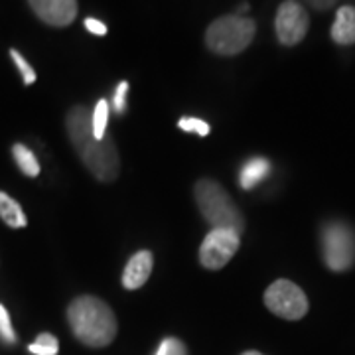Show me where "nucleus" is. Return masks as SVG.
<instances>
[{
	"instance_id": "nucleus-2",
	"label": "nucleus",
	"mask_w": 355,
	"mask_h": 355,
	"mask_svg": "<svg viewBox=\"0 0 355 355\" xmlns=\"http://www.w3.org/2000/svg\"><path fill=\"white\" fill-rule=\"evenodd\" d=\"M67 322L77 340L89 347H105L116 336V318L97 296H77L67 308Z\"/></svg>"
},
{
	"instance_id": "nucleus-15",
	"label": "nucleus",
	"mask_w": 355,
	"mask_h": 355,
	"mask_svg": "<svg viewBox=\"0 0 355 355\" xmlns=\"http://www.w3.org/2000/svg\"><path fill=\"white\" fill-rule=\"evenodd\" d=\"M107 123H109V103L101 99L97 101L95 111L91 113V128H93V137L97 140L107 137Z\"/></svg>"
},
{
	"instance_id": "nucleus-1",
	"label": "nucleus",
	"mask_w": 355,
	"mask_h": 355,
	"mask_svg": "<svg viewBox=\"0 0 355 355\" xmlns=\"http://www.w3.org/2000/svg\"><path fill=\"white\" fill-rule=\"evenodd\" d=\"M65 128H67V137L71 140L76 153L79 154L81 162L85 164L89 172L99 182H113L121 170L116 146L109 135L103 140L93 137L91 114L83 105H76L69 109V113L65 116Z\"/></svg>"
},
{
	"instance_id": "nucleus-4",
	"label": "nucleus",
	"mask_w": 355,
	"mask_h": 355,
	"mask_svg": "<svg viewBox=\"0 0 355 355\" xmlns=\"http://www.w3.org/2000/svg\"><path fill=\"white\" fill-rule=\"evenodd\" d=\"M257 34V24L253 18L247 16H221L214 20L205 32V46L207 50L217 55H237L245 51Z\"/></svg>"
},
{
	"instance_id": "nucleus-21",
	"label": "nucleus",
	"mask_w": 355,
	"mask_h": 355,
	"mask_svg": "<svg viewBox=\"0 0 355 355\" xmlns=\"http://www.w3.org/2000/svg\"><path fill=\"white\" fill-rule=\"evenodd\" d=\"M127 91L128 81H121L116 91H114V109H116V113L119 114H123L127 111Z\"/></svg>"
},
{
	"instance_id": "nucleus-22",
	"label": "nucleus",
	"mask_w": 355,
	"mask_h": 355,
	"mask_svg": "<svg viewBox=\"0 0 355 355\" xmlns=\"http://www.w3.org/2000/svg\"><path fill=\"white\" fill-rule=\"evenodd\" d=\"M83 26L87 28L91 34H95V36H105L107 34V26L103 24L101 20H97V18H85Z\"/></svg>"
},
{
	"instance_id": "nucleus-6",
	"label": "nucleus",
	"mask_w": 355,
	"mask_h": 355,
	"mask_svg": "<svg viewBox=\"0 0 355 355\" xmlns=\"http://www.w3.org/2000/svg\"><path fill=\"white\" fill-rule=\"evenodd\" d=\"M266 308L284 320H300L308 312L304 291L291 280H275L265 292Z\"/></svg>"
},
{
	"instance_id": "nucleus-8",
	"label": "nucleus",
	"mask_w": 355,
	"mask_h": 355,
	"mask_svg": "<svg viewBox=\"0 0 355 355\" xmlns=\"http://www.w3.org/2000/svg\"><path fill=\"white\" fill-rule=\"evenodd\" d=\"M310 28V16L306 8L296 0H284L277 10L275 30L282 46H296L306 38Z\"/></svg>"
},
{
	"instance_id": "nucleus-13",
	"label": "nucleus",
	"mask_w": 355,
	"mask_h": 355,
	"mask_svg": "<svg viewBox=\"0 0 355 355\" xmlns=\"http://www.w3.org/2000/svg\"><path fill=\"white\" fill-rule=\"evenodd\" d=\"M0 219L12 229H22L28 225L24 209L6 191H0Z\"/></svg>"
},
{
	"instance_id": "nucleus-7",
	"label": "nucleus",
	"mask_w": 355,
	"mask_h": 355,
	"mask_svg": "<svg viewBox=\"0 0 355 355\" xmlns=\"http://www.w3.org/2000/svg\"><path fill=\"white\" fill-rule=\"evenodd\" d=\"M239 245H241L239 233L229 229H211L200 247V263L207 270H219L233 259Z\"/></svg>"
},
{
	"instance_id": "nucleus-23",
	"label": "nucleus",
	"mask_w": 355,
	"mask_h": 355,
	"mask_svg": "<svg viewBox=\"0 0 355 355\" xmlns=\"http://www.w3.org/2000/svg\"><path fill=\"white\" fill-rule=\"evenodd\" d=\"M314 10H320V12H324V10H330L331 6H336V2L338 0H306Z\"/></svg>"
},
{
	"instance_id": "nucleus-5",
	"label": "nucleus",
	"mask_w": 355,
	"mask_h": 355,
	"mask_svg": "<svg viewBox=\"0 0 355 355\" xmlns=\"http://www.w3.org/2000/svg\"><path fill=\"white\" fill-rule=\"evenodd\" d=\"M324 263L334 272H345L355 265V231L345 221H328L322 227Z\"/></svg>"
},
{
	"instance_id": "nucleus-12",
	"label": "nucleus",
	"mask_w": 355,
	"mask_h": 355,
	"mask_svg": "<svg viewBox=\"0 0 355 355\" xmlns=\"http://www.w3.org/2000/svg\"><path fill=\"white\" fill-rule=\"evenodd\" d=\"M270 170H272V166L266 158L257 156V158L247 160L243 164L241 174H239V186L243 190H253L261 182H265L266 178L270 176Z\"/></svg>"
},
{
	"instance_id": "nucleus-16",
	"label": "nucleus",
	"mask_w": 355,
	"mask_h": 355,
	"mask_svg": "<svg viewBox=\"0 0 355 355\" xmlns=\"http://www.w3.org/2000/svg\"><path fill=\"white\" fill-rule=\"evenodd\" d=\"M58 347H60V343L51 334H40L36 342L30 343L28 349L34 355H58Z\"/></svg>"
},
{
	"instance_id": "nucleus-3",
	"label": "nucleus",
	"mask_w": 355,
	"mask_h": 355,
	"mask_svg": "<svg viewBox=\"0 0 355 355\" xmlns=\"http://www.w3.org/2000/svg\"><path fill=\"white\" fill-rule=\"evenodd\" d=\"M193 198L200 214L211 229H229L239 235L245 231V217L231 200V196L217 182L202 178L193 186Z\"/></svg>"
},
{
	"instance_id": "nucleus-25",
	"label": "nucleus",
	"mask_w": 355,
	"mask_h": 355,
	"mask_svg": "<svg viewBox=\"0 0 355 355\" xmlns=\"http://www.w3.org/2000/svg\"><path fill=\"white\" fill-rule=\"evenodd\" d=\"M241 355H265V354H261V352H245V354Z\"/></svg>"
},
{
	"instance_id": "nucleus-17",
	"label": "nucleus",
	"mask_w": 355,
	"mask_h": 355,
	"mask_svg": "<svg viewBox=\"0 0 355 355\" xmlns=\"http://www.w3.org/2000/svg\"><path fill=\"white\" fill-rule=\"evenodd\" d=\"M178 128L184 130V132H193L198 137H207L209 135V125L205 121H202V119H198V116H184V119H180L178 121Z\"/></svg>"
},
{
	"instance_id": "nucleus-20",
	"label": "nucleus",
	"mask_w": 355,
	"mask_h": 355,
	"mask_svg": "<svg viewBox=\"0 0 355 355\" xmlns=\"http://www.w3.org/2000/svg\"><path fill=\"white\" fill-rule=\"evenodd\" d=\"M0 338L8 343L16 342V334H14L12 330L10 314H8V310H6L2 304H0Z\"/></svg>"
},
{
	"instance_id": "nucleus-14",
	"label": "nucleus",
	"mask_w": 355,
	"mask_h": 355,
	"mask_svg": "<svg viewBox=\"0 0 355 355\" xmlns=\"http://www.w3.org/2000/svg\"><path fill=\"white\" fill-rule=\"evenodd\" d=\"M12 156L16 160V166L20 168V172L26 174L28 178H36L40 174V162L38 158L34 156V153L26 146V144H14Z\"/></svg>"
},
{
	"instance_id": "nucleus-10",
	"label": "nucleus",
	"mask_w": 355,
	"mask_h": 355,
	"mask_svg": "<svg viewBox=\"0 0 355 355\" xmlns=\"http://www.w3.org/2000/svg\"><path fill=\"white\" fill-rule=\"evenodd\" d=\"M154 266V257L150 251H139L130 257L123 272V286L127 291H139L140 286L150 279Z\"/></svg>"
},
{
	"instance_id": "nucleus-9",
	"label": "nucleus",
	"mask_w": 355,
	"mask_h": 355,
	"mask_svg": "<svg viewBox=\"0 0 355 355\" xmlns=\"http://www.w3.org/2000/svg\"><path fill=\"white\" fill-rule=\"evenodd\" d=\"M28 4L44 24L53 28L71 24L79 10L77 0H28Z\"/></svg>"
},
{
	"instance_id": "nucleus-19",
	"label": "nucleus",
	"mask_w": 355,
	"mask_h": 355,
	"mask_svg": "<svg viewBox=\"0 0 355 355\" xmlns=\"http://www.w3.org/2000/svg\"><path fill=\"white\" fill-rule=\"evenodd\" d=\"M154 355H188V349L178 338H166L158 345V349H156Z\"/></svg>"
},
{
	"instance_id": "nucleus-24",
	"label": "nucleus",
	"mask_w": 355,
	"mask_h": 355,
	"mask_svg": "<svg viewBox=\"0 0 355 355\" xmlns=\"http://www.w3.org/2000/svg\"><path fill=\"white\" fill-rule=\"evenodd\" d=\"M247 10H249V4H241L239 6V12H247Z\"/></svg>"
},
{
	"instance_id": "nucleus-11",
	"label": "nucleus",
	"mask_w": 355,
	"mask_h": 355,
	"mask_svg": "<svg viewBox=\"0 0 355 355\" xmlns=\"http://www.w3.org/2000/svg\"><path fill=\"white\" fill-rule=\"evenodd\" d=\"M331 40L340 46H352L355 44V8L354 6H342L331 26Z\"/></svg>"
},
{
	"instance_id": "nucleus-18",
	"label": "nucleus",
	"mask_w": 355,
	"mask_h": 355,
	"mask_svg": "<svg viewBox=\"0 0 355 355\" xmlns=\"http://www.w3.org/2000/svg\"><path fill=\"white\" fill-rule=\"evenodd\" d=\"M10 58H12V62L18 67V71L22 73V81H24L26 85H32L34 81H36V71L30 67V64L26 62V58L20 53L18 50H10Z\"/></svg>"
}]
</instances>
